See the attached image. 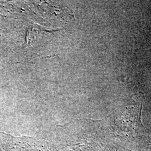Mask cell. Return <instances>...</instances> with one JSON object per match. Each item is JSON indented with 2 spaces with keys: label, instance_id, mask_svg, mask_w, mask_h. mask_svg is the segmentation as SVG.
<instances>
[{
  "label": "cell",
  "instance_id": "6da1fadb",
  "mask_svg": "<svg viewBox=\"0 0 151 151\" xmlns=\"http://www.w3.org/2000/svg\"><path fill=\"white\" fill-rule=\"evenodd\" d=\"M144 96H140L138 102H134L126 108L119 116V127L123 130H137L141 124L140 115Z\"/></svg>",
  "mask_w": 151,
  "mask_h": 151
}]
</instances>
